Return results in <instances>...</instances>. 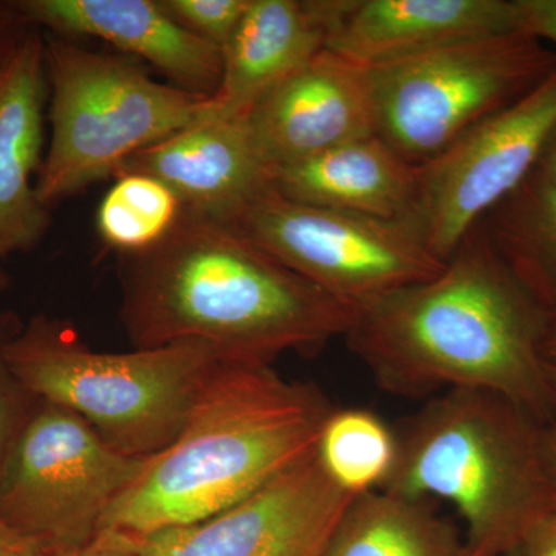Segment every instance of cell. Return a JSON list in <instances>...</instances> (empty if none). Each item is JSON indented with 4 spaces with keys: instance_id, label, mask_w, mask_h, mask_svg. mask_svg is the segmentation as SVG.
<instances>
[{
    "instance_id": "6da1fadb",
    "label": "cell",
    "mask_w": 556,
    "mask_h": 556,
    "mask_svg": "<svg viewBox=\"0 0 556 556\" xmlns=\"http://www.w3.org/2000/svg\"><path fill=\"white\" fill-rule=\"evenodd\" d=\"M548 320L481 223L438 276L354 309L343 338L387 393L490 391L543 426L556 416L544 357Z\"/></svg>"
},
{
    "instance_id": "7a4b0ae2",
    "label": "cell",
    "mask_w": 556,
    "mask_h": 556,
    "mask_svg": "<svg viewBox=\"0 0 556 556\" xmlns=\"http://www.w3.org/2000/svg\"><path fill=\"white\" fill-rule=\"evenodd\" d=\"M119 320L134 348L200 342L274 364L343 338L353 311L233 226L182 208L155 247L118 254Z\"/></svg>"
},
{
    "instance_id": "3957f363",
    "label": "cell",
    "mask_w": 556,
    "mask_h": 556,
    "mask_svg": "<svg viewBox=\"0 0 556 556\" xmlns=\"http://www.w3.org/2000/svg\"><path fill=\"white\" fill-rule=\"evenodd\" d=\"M334 408L320 388L273 364L222 358L177 439L146 459L101 529L139 538L225 510L311 455Z\"/></svg>"
},
{
    "instance_id": "277c9868",
    "label": "cell",
    "mask_w": 556,
    "mask_h": 556,
    "mask_svg": "<svg viewBox=\"0 0 556 556\" xmlns=\"http://www.w3.org/2000/svg\"><path fill=\"white\" fill-rule=\"evenodd\" d=\"M540 428L500 394L444 391L394 430L396 460L379 490L447 501L463 519V556H506L556 510Z\"/></svg>"
},
{
    "instance_id": "5b68a950",
    "label": "cell",
    "mask_w": 556,
    "mask_h": 556,
    "mask_svg": "<svg viewBox=\"0 0 556 556\" xmlns=\"http://www.w3.org/2000/svg\"><path fill=\"white\" fill-rule=\"evenodd\" d=\"M5 356L31 396L83 417L112 447L135 457L169 447L208 371L229 357L200 342L97 351L75 325L46 316L22 327Z\"/></svg>"
},
{
    "instance_id": "8992f818",
    "label": "cell",
    "mask_w": 556,
    "mask_h": 556,
    "mask_svg": "<svg viewBox=\"0 0 556 556\" xmlns=\"http://www.w3.org/2000/svg\"><path fill=\"white\" fill-rule=\"evenodd\" d=\"M51 137L36 193L49 208L199 121L211 97L159 83L142 62L47 36Z\"/></svg>"
},
{
    "instance_id": "52a82bcc",
    "label": "cell",
    "mask_w": 556,
    "mask_h": 556,
    "mask_svg": "<svg viewBox=\"0 0 556 556\" xmlns=\"http://www.w3.org/2000/svg\"><path fill=\"white\" fill-rule=\"evenodd\" d=\"M555 68V51L525 31L367 67L376 135L420 166Z\"/></svg>"
},
{
    "instance_id": "ba28073f",
    "label": "cell",
    "mask_w": 556,
    "mask_h": 556,
    "mask_svg": "<svg viewBox=\"0 0 556 556\" xmlns=\"http://www.w3.org/2000/svg\"><path fill=\"white\" fill-rule=\"evenodd\" d=\"M148 457L124 455L78 415L36 399L0 473V518L40 544H79Z\"/></svg>"
},
{
    "instance_id": "9c48e42d",
    "label": "cell",
    "mask_w": 556,
    "mask_h": 556,
    "mask_svg": "<svg viewBox=\"0 0 556 556\" xmlns=\"http://www.w3.org/2000/svg\"><path fill=\"white\" fill-rule=\"evenodd\" d=\"M233 228L351 311L438 276L407 223L308 206L274 188Z\"/></svg>"
},
{
    "instance_id": "30bf717a",
    "label": "cell",
    "mask_w": 556,
    "mask_h": 556,
    "mask_svg": "<svg viewBox=\"0 0 556 556\" xmlns=\"http://www.w3.org/2000/svg\"><path fill=\"white\" fill-rule=\"evenodd\" d=\"M556 129V68L444 152L417 166L407 225L445 263L482 219L535 170Z\"/></svg>"
},
{
    "instance_id": "8fae6325",
    "label": "cell",
    "mask_w": 556,
    "mask_h": 556,
    "mask_svg": "<svg viewBox=\"0 0 556 556\" xmlns=\"http://www.w3.org/2000/svg\"><path fill=\"white\" fill-rule=\"evenodd\" d=\"M353 497L314 450L212 517L135 538L139 556H318Z\"/></svg>"
},
{
    "instance_id": "7c38bea8",
    "label": "cell",
    "mask_w": 556,
    "mask_h": 556,
    "mask_svg": "<svg viewBox=\"0 0 556 556\" xmlns=\"http://www.w3.org/2000/svg\"><path fill=\"white\" fill-rule=\"evenodd\" d=\"M269 170L376 135L367 65L324 50L269 91L247 116Z\"/></svg>"
},
{
    "instance_id": "4fadbf2b",
    "label": "cell",
    "mask_w": 556,
    "mask_h": 556,
    "mask_svg": "<svg viewBox=\"0 0 556 556\" xmlns=\"http://www.w3.org/2000/svg\"><path fill=\"white\" fill-rule=\"evenodd\" d=\"M126 172L161 179L182 208L230 226L274 189L244 118L195 121L131 156L119 174Z\"/></svg>"
},
{
    "instance_id": "5bb4252c",
    "label": "cell",
    "mask_w": 556,
    "mask_h": 556,
    "mask_svg": "<svg viewBox=\"0 0 556 556\" xmlns=\"http://www.w3.org/2000/svg\"><path fill=\"white\" fill-rule=\"evenodd\" d=\"M350 0H252L223 49V73L200 119L244 118L265 94L327 50Z\"/></svg>"
},
{
    "instance_id": "9a60e30c",
    "label": "cell",
    "mask_w": 556,
    "mask_h": 556,
    "mask_svg": "<svg viewBox=\"0 0 556 556\" xmlns=\"http://www.w3.org/2000/svg\"><path fill=\"white\" fill-rule=\"evenodd\" d=\"M16 10L60 35L105 40L179 89L212 97L222 80L223 51L172 20L160 0H24Z\"/></svg>"
},
{
    "instance_id": "2e32d148",
    "label": "cell",
    "mask_w": 556,
    "mask_h": 556,
    "mask_svg": "<svg viewBox=\"0 0 556 556\" xmlns=\"http://www.w3.org/2000/svg\"><path fill=\"white\" fill-rule=\"evenodd\" d=\"M515 31L517 0H350L327 50L375 67Z\"/></svg>"
},
{
    "instance_id": "e0dca14e",
    "label": "cell",
    "mask_w": 556,
    "mask_h": 556,
    "mask_svg": "<svg viewBox=\"0 0 556 556\" xmlns=\"http://www.w3.org/2000/svg\"><path fill=\"white\" fill-rule=\"evenodd\" d=\"M49 93L46 40L28 33L0 56V258L30 251L49 230V208L33 185Z\"/></svg>"
},
{
    "instance_id": "ac0fdd59",
    "label": "cell",
    "mask_w": 556,
    "mask_h": 556,
    "mask_svg": "<svg viewBox=\"0 0 556 556\" xmlns=\"http://www.w3.org/2000/svg\"><path fill=\"white\" fill-rule=\"evenodd\" d=\"M416 185L417 166L378 135L274 172V188L295 203L404 223L412 214Z\"/></svg>"
},
{
    "instance_id": "d6986e66",
    "label": "cell",
    "mask_w": 556,
    "mask_h": 556,
    "mask_svg": "<svg viewBox=\"0 0 556 556\" xmlns=\"http://www.w3.org/2000/svg\"><path fill=\"white\" fill-rule=\"evenodd\" d=\"M463 532L428 500L371 490L354 496L318 556H463Z\"/></svg>"
},
{
    "instance_id": "ffe728a7",
    "label": "cell",
    "mask_w": 556,
    "mask_h": 556,
    "mask_svg": "<svg viewBox=\"0 0 556 556\" xmlns=\"http://www.w3.org/2000/svg\"><path fill=\"white\" fill-rule=\"evenodd\" d=\"M482 225L522 287L556 313V188L535 170Z\"/></svg>"
},
{
    "instance_id": "44dd1931",
    "label": "cell",
    "mask_w": 556,
    "mask_h": 556,
    "mask_svg": "<svg viewBox=\"0 0 556 556\" xmlns=\"http://www.w3.org/2000/svg\"><path fill=\"white\" fill-rule=\"evenodd\" d=\"M316 453L329 478L350 495L379 490L397 455L396 433L376 413L334 408L318 437Z\"/></svg>"
},
{
    "instance_id": "7402d4cb",
    "label": "cell",
    "mask_w": 556,
    "mask_h": 556,
    "mask_svg": "<svg viewBox=\"0 0 556 556\" xmlns=\"http://www.w3.org/2000/svg\"><path fill=\"white\" fill-rule=\"evenodd\" d=\"M182 204L161 179L139 172L115 177L98 207L101 240L118 254H134L155 247L177 225Z\"/></svg>"
},
{
    "instance_id": "603a6c76",
    "label": "cell",
    "mask_w": 556,
    "mask_h": 556,
    "mask_svg": "<svg viewBox=\"0 0 556 556\" xmlns=\"http://www.w3.org/2000/svg\"><path fill=\"white\" fill-rule=\"evenodd\" d=\"M252 0H160L182 28L222 50L239 28Z\"/></svg>"
},
{
    "instance_id": "cb8c5ba5",
    "label": "cell",
    "mask_w": 556,
    "mask_h": 556,
    "mask_svg": "<svg viewBox=\"0 0 556 556\" xmlns=\"http://www.w3.org/2000/svg\"><path fill=\"white\" fill-rule=\"evenodd\" d=\"M21 328L14 316L0 314V473L36 401L21 386L7 362V345Z\"/></svg>"
},
{
    "instance_id": "d4e9b609",
    "label": "cell",
    "mask_w": 556,
    "mask_h": 556,
    "mask_svg": "<svg viewBox=\"0 0 556 556\" xmlns=\"http://www.w3.org/2000/svg\"><path fill=\"white\" fill-rule=\"evenodd\" d=\"M38 556H139V548L129 533L101 529L84 543L40 544Z\"/></svg>"
},
{
    "instance_id": "484cf974",
    "label": "cell",
    "mask_w": 556,
    "mask_h": 556,
    "mask_svg": "<svg viewBox=\"0 0 556 556\" xmlns=\"http://www.w3.org/2000/svg\"><path fill=\"white\" fill-rule=\"evenodd\" d=\"M521 30L556 46V0H517Z\"/></svg>"
},
{
    "instance_id": "4316f807",
    "label": "cell",
    "mask_w": 556,
    "mask_h": 556,
    "mask_svg": "<svg viewBox=\"0 0 556 556\" xmlns=\"http://www.w3.org/2000/svg\"><path fill=\"white\" fill-rule=\"evenodd\" d=\"M518 548L522 556H556V510L530 527Z\"/></svg>"
},
{
    "instance_id": "83f0119b",
    "label": "cell",
    "mask_w": 556,
    "mask_h": 556,
    "mask_svg": "<svg viewBox=\"0 0 556 556\" xmlns=\"http://www.w3.org/2000/svg\"><path fill=\"white\" fill-rule=\"evenodd\" d=\"M40 543L0 518V556H38Z\"/></svg>"
},
{
    "instance_id": "f1b7e54d",
    "label": "cell",
    "mask_w": 556,
    "mask_h": 556,
    "mask_svg": "<svg viewBox=\"0 0 556 556\" xmlns=\"http://www.w3.org/2000/svg\"><path fill=\"white\" fill-rule=\"evenodd\" d=\"M540 453L556 496V416L540 428Z\"/></svg>"
},
{
    "instance_id": "f546056e",
    "label": "cell",
    "mask_w": 556,
    "mask_h": 556,
    "mask_svg": "<svg viewBox=\"0 0 556 556\" xmlns=\"http://www.w3.org/2000/svg\"><path fill=\"white\" fill-rule=\"evenodd\" d=\"M535 172L556 188V129L554 130V134L551 135V138H548L543 153H541Z\"/></svg>"
},
{
    "instance_id": "4dcf8cb0",
    "label": "cell",
    "mask_w": 556,
    "mask_h": 556,
    "mask_svg": "<svg viewBox=\"0 0 556 556\" xmlns=\"http://www.w3.org/2000/svg\"><path fill=\"white\" fill-rule=\"evenodd\" d=\"M544 357L548 364L556 365V313H551L546 340H544Z\"/></svg>"
},
{
    "instance_id": "1f68e13d",
    "label": "cell",
    "mask_w": 556,
    "mask_h": 556,
    "mask_svg": "<svg viewBox=\"0 0 556 556\" xmlns=\"http://www.w3.org/2000/svg\"><path fill=\"white\" fill-rule=\"evenodd\" d=\"M547 371H548V378H551L552 386H554L556 391V365L548 364L547 362Z\"/></svg>"
},
{
    "instance_id": "d6a6232c",
    "label": "cell",
    "mask_w": 556,
    "mask_h": 556,
    "mask_svg": "<svg viewBox=\"0 0 556 556\" xmlns=\"http://www.w3.org/2000/svg\"><path fill=\"white\" fill-rule=\"evenodd\" d=\"M506 556H522L521 552H519V548H515V551H511L510 554H507Z\"/></svg>"
},
{
    "instance_id": "836d02e7",
    "label": "cell",
    "mask_w": 556,
    "mask_h": 556,
    "mask_svg": "<svg viewBox=\"0 0 556 556\" xmlns=\"http://www.w3.org/2000/svg\"><path fill=\"white\" fill-rule=\"evenodd\" d=\"M0 285H2V277H0Z\"/></svg>"
}]
</instances>
